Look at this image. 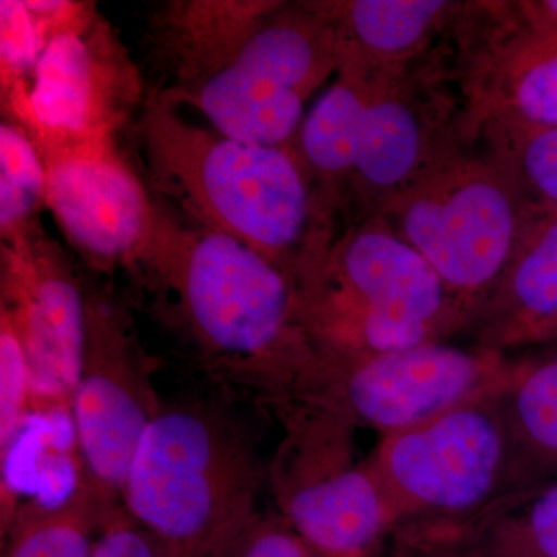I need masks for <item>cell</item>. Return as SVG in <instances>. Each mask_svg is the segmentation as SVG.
I'll return each instance as SVG.
<instances>
[{"mask_svg": "<svg viewBox=\"0 0 557 557\" xmlns=\"http://www.w3.org/2000/svg\"><path fill=\"white\" fill-rule=\"evenodd\" d=\"M47 168L24 127L0 124V237L9 244L40 223L46 205Z\"/></svg>", "mask_w": 557, "mask_h": 557, "instance_id": "23", "label": "cell"}, {"mask_svg": "<svg viewBox=\"0 0 557 557\" xmlns=\"http://www.w3.org/2000/svg\"><path fill=\"white\" fill-rule=\"evenodd\" d=\"M131 131L148 186L172 214L244 242L300 292L318 277L336 215L296 146L230 137L152 91Z\"/></svg>", "mask_w": 557, "mask_h": 557, "instance_id": "2", "label": "cell"}, {"mask_svg": "<svg viewBox=\"0 0 557 557\" xmlns=\"http://www.w3.org/2000/svg\"><path fill=\"white\" fill-rule=\"evenodd\" d=\"M228 557H310L282 518H259L245 531Z\"/></svg>", "mask_w": 557, "mask_h": 557, "instance_id": "27", "label": "cell"}, {"mask_svg": "<svg viewBox=\"0 0 557 557\" xmlns=\"http://www.w3.org/2000/svg\"><path fill=\"white\" fill-rule=\"evenodd\" d=\"M262 468L239 417L214 399L163 405L121 504L182 557H228L256 512Z\"/></svg>", "mask_w": 557, "mask_h": 557, "instance_id": "4", "label": "cell"}, {"mask_svg": "<svg viewBox=\"0 0 557 557\" xmlns=\"http://www.w3.org/2000/svg\"><path fill=\"white\" fill-rule=\"evenodd\" d=\"M25 5L38 33L39 60L27 100L10 121L27 131L42 159L116 145L148 95L119 33L90 2Z\"/></svg>", "mask_w": 557, "mask_h": 557, "instance_id": "7", "label": "cell"}, {"mask_svg": "<svg viewBox=\"0 0 557 557\" xmlns=\"http://www.w3.org/2000/svg\"><path fill=\"white\" fill-rule=\"evenodd\" d=\"M153 372L156 361L143 347L127 306L87 285L86 344L72 417L79 480L109 508L123 507L132 460L163 408Z\"/></svg>", "mask_w": 557, "mask_h": 557, "instance_id": "9", "label": "cell"}, {"mask_svg": "<svg viewBox=\"0 0 557 557\" xmlns=\"http://www.w3.org/2000/svg\"><path fill=\"white\" fill-rule=\"evenodd\" d=\"M483 516L460 557H557V479Z\"/></svg>", "mask_w": 557, "mask_h": 557, "instance_id": "20", "label": "cell"}, {"mask_svg": "<svg viewBox=\"0 0 557 557\" xmlns=\"http://www.w3.org/2000/svg\"><path fill=\"white\" fill-rule=\"evenodd\" d=\"M277 496L310 557H368L398 520L370 465L314 467L299 456L293 471L278 472Z\"/></svg>", "mask_w": 557, "mask_h": 557, "instance_id": "14", "label": "cell"}, {"mask_svg": "<svg viewBox=\"0 0 557 557\" xmlns=\"http://www.w3.org/2000/svg\"><path fill=\"white\" fill-rule=\"evenodd\" d=\"M300 126L296 149L332 211L346 205L362 116L380 79L336 72Z\"/></svg>", "mask_w": 557, "mask_h": 557, "instance_id": "18", "label": "cell"}, {"mask_svg": "<svg viewBox=\"0 0 557 557\" xmlns=\"http://www.w3.org/2000/svg\"><path fill=\"white\" fill-rule=\"evenodd\" d=\"M39 60L35 21L25 0L0 2V98L11 120L27 100Z\"/></svg>", "mask_w": 557, "mask_h": 557, "instance_id": "24", "label": "cell"}, {"mask_svg": "<svg viewBox=\"0 0 557 557\" xmlns=\"http://www.w3.org/2000/svg\"><path fill=\"white\" fill-rule=\"evenodd\" d=\"M0 309L30 364L35 413H72L86 344L87 285L42 223L0 244Z\"/></svg>", "mask_w": 557, "mask_h": 557, "instance_id": "10", "label": "cell"}, {"mask_svg": "<svg viewBox=\"0 0 557 557\" xmlns=\"http://www.w3.org/2000/svg\"><path fill=\"white\" fill-rule=\"evenodd\" d=\"M500 397L384 435L370 468L398 519L457 522L490 511L518 448Z\"/></svg>", "mask_w": 557, "mask_h": 557, "instance_id": "8", "label": "cell"}, {"mask_svg": "<svg viewBox=\"0 0 557 557\" xmlns=\"http://www.w3.org/2000/svg\"><path fill=\"white\" fill-rule=\"evenodd\" d=\"M534 211L496 157L456 145L373 218L426 260L471 319L507 273Z\"/></svg>", "mask_w": 557, "mask_h": 557, "instance_id": "6", "label": "cell"}, {"mask_svg": "<svg viewBox=\"0 0 557 557\" xmlns=\"http://www.w3.org/2000/svg\"><path fill=\"white\" fill-rule=\"evenodd\" d=\"M109 508L86 483L61 504L17 508L2 533V557H91Z\"/></svg>", "mask_w": 557, "mask_h": 557, "instance_id": "19", "label": "cell"}, {"mask_svg": "<svg viewBox=\"0 0 557 557\" xmlns=\"http://www.w3.org/2000/svg\"><path fill=\"white\" fill-rule=\"evenodd\" d=\"M502 397L518 450L528 463L557 474V354L516 366Z\"/></svg>", "mask_w": 557, "mask_h": 557, "instance_id": "21", "label": "cell"}, {"mask_svg": "<svg viewBox=\"0 0 557 557\" xmlns=\"http://www.w3.org/2000/svg\"><path fill=\"white\" fill-rule=\"evenodd\" d=\"M472 137L511 172L531 207L557 209V127L486 121Z\"/></svg>", "mask_w": 557, "mask_h": 557, "instance_id": "22", "label": "cell"}, {"mask_svg": "<svg viewBox=\"0 0 557 557\" xmlns=\"http://www.w3.org/2000/svg\"><path fill=\"white\" fill-rule=\"evenodd\" d=\"M329 355L343 366L347 405L384 435L502 394L516 369L496 350H468L445 341L361 357Z\"/></svg>", "mask_w": 557, "mask_h": 557, "instance_id": "11", "label": "cell"}, {"mask_svg": "<svg viewBox=\"0 0 557 557\" xmlns=\"http://www.w3.org/2000/svg\"><path fill=\"white\" fill-rule=\"evenodd\" d=\"M47 209L70 247L101 273H134L148 255L161 214L148 183L119 145L44 159Z\"/></svg>", "mask_w": 557, "mask_h": 557, "instance_id": "12", "label": "cell"}, {"mask_svg": "<svg viewBox=\"0 0 557 557\" xmlns=\"http://www.w3.org/2000/svg\"><path fill=\"white\" fill-rule=\"evenodd\" d=\"M497 25L465 67V137L486 121L557 127V32L523 27L509 3H491Z\"/></svg>", "mask_w": 557, "mask_h": 557, "instance_id": "13", "label": "cell"}, {"mask_svg": "<svg viewBox=\"0 0 557 557\" xmlns=\"http://www.w3.org/2000/svg\"><path fill=\"white\" fill-rule=\"evenodd\" d=\"M91 557L182 556L120 507L101 523Z\"/></svg>", "mask_w": 557, "mask_h": 557, "instance_id": "26", "label": "cell"}, {"mask_svg": "<svg viewBox=\"0 0 557 557\" xmlns=\"http://www.w3.org/2000/svg\"><path fill=\"white\" fill-rule=\"evenodd\" d=\"M409 73L380 79L362 116L347 203L366 218L412 185L450 148L435 120L437 109L421 98Z\"/></svg>", "mask_w": 557, "mask_h": 557, "instance_id": "15", "label": "cell"}, {"mask_svg": "<svg viewBox=\"0 0 557 557\" xmlns=\"http://www.w3.org/2000/svg\"><path fill=\"white\" fill-rule=\"evenodd\" d=\"M134 274L218 368L287 379L317 362L298 285L244 242L190 225L161 205L152 245Z\"/></svg>", "mask_w": 557, "mask_h": 557, "instance_id": "3", "label": "cell"}, {"mask_svg": "<svg viewBox=\"0 0 557 557\" xmlns=\"http://www.w3.org/2000/svg\"><path fill=\"white\" fill-rule=\"evenodd\" d=\"M516 20L537 32H557V0H525L509 2Z\"/></svg>", "mask_w": 557, "mask_h": 557, "instance_id": "28", "label": "cell"}, {"mask_svg": "<svg viewBox=\"0 0 557 557\" xmlns=\"http://www.w3.org/2000/svg\"><path fill=\"white\" fill-rule=\"evenodd\" d=\"M300 298L311 338L338 357L435 343L469 319L426 260L380 218L362 219L333 242Z\"/></svg>", "mask_w": 557, "mask_h": 557, "instance_id": "5", "label": "cell"}, {"mask_svg": "<svg viewBox=\"0 0 557 557\" xmlns=\"http://www.w3.org/2000/svg\"><path fill=\"white\" fill-rule=\"evenodd\" d=\"M35 413L30 364L13 319L0 309V458L2 471L14 442Z\"/></svg>", "mask_w": 557, "mask_h": 557, "instance_id": "25", "label": "cell"}, {"mask_svg": "<svg viewBox=\"0 0 557 557\" xmlns=\"http://www.w3.org/2000/svg\"><path fill=\"white\" fill-rule=\"evenodd\" d=\"M152 94L230 137L296 146L306 104L338 70L327 2L186 0L150 24Z\"/></svg>", "mask_w": 557, "mask_h": 557, "instance_id": "1", "label": "cell"}, {"mask_svg": "<svg viewBox=\"0 0 557 557\" xmlns=\"http://www.w3.org/2000/svg\"><path fill=\"white\" fill-rule=\"evenodd\" d=\"M553 343H556V344H557V339H556V341H553Z\"/></svg>", "mask_w": 557, "mask_h": 557, "instance_id": "29", "label": "cell"}, {"mask_svg": "<svg viewBox=\"0 0 557 557\" xmlns=\"http://www.w3.org/2000/svg\"><path fill=\"white\" fill-rule=\"evenodd\" d=\"M478 318L490 350L557 339V209L534 211L507 273Z\"/></svg>", "mask_w": 557, "mask_h": 557, "instance_id": "17", "label": "cell"}, {"mask_svg": "<svg viewBox=\"0 0 557 557\" xmlns=\"http://www.w3.org/2000/svg\"><path fill=\"white\" fill-rule=\"evenodd\" d=\"M469 3L446 0H348L329 2L338 36V70L368 79L397 78Z\"/></svg>", "mask_w": 557, "mask_h": 557, "instance_id": "16", "label": "cell"}]
</instances>
